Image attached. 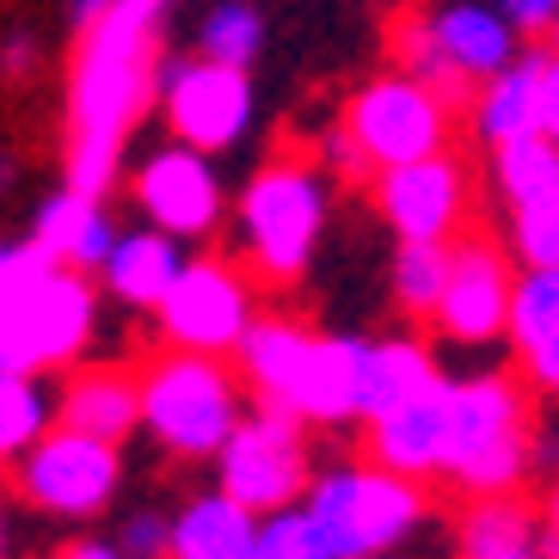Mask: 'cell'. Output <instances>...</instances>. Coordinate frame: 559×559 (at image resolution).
<instances>
[{
  "instance_id": "1",
  "label": "cell",
  "mask_w": 559,
  "mask_h": 559,
  "mask_svg": "<svg viewBox=\"0 0 559 559\" xmlns=\"http://www.w3.org/2000/svg\"><path fill=\"white\" fill-rule=\"evenodd\" d=\"M173 0H117L111 13L81 32L74 86H68V185L105 198L117 185L135 117L154 105L160 86V13Z\"/></svg>"
},
{
  "instance_id": "2",
  "label": "cell",
  "mask_w": 559,
  "mask_h": 559,
  "mask_svg": "<svg viewBox=\"0 0 559 559\" xmlns=\"http://www.w3.org/2000/svg\"><path fill=\"white\" fill-rule=\"evenodd\" d=\"M234 362H240L252 400L296 412L308 430L362 425L369 338H357V332H313L289 313H259V326L247 332Z\"/></svg>"
},
{
  "instance_id": "3",
  "label": "cell",
  "mask_w": 559,
  "mask_h": 559,
  "mask_svg": "<svg viewBox=\"0 0 559 559\" xmlns=\"http://www.w3.org/2000/svg\"><path fill=\"white\" fill-rule=\"evenodd\" d=\"M99 332V289L86 271L56 264L37 240H13L0 271V369L56 376L81 362Z\"/></svg>"
},
{
  "instance_id": "4",
  "label": "cell",
  "mask_w": 559,
  "mask_h": 559,
  "mask_svg": "<svg viewBox=\"0 0 559 559\" xmlns=\"http://www.w3.org/2000/svg\"><path fill=\"white\" fill-rule=\"evenodd\" d=\"M535 474V406L528 381L486 369V376L449 381V467L443 479L461 498L523 492Z\"/></svg>"
},
{
  "instance_id": "5",
  "label": "cell",
  "mask_w": 559,
  "mask_h": 559,
  "mask_svg": "<svg viewBox=\"0 0 559 559\" xmlns=\"http://www.w3.org/2000/svg\"><path fill=\"white\" fill-rule=\"evenodd\" d=\"M234 247L259 283H301L308 277L320 234L332 222V179L320 160H271L259 166L228 210Z\"/></svg>"
},
{
  "instance_id": "6",
  "label": "cell",
  "mask_w": 559,
  "mask_h": 559,
  "mask_svg": "<svg viewBox=\"0 0 559 559\" xmlns=\"http://www.w3.org/2000/svg\"><path fill=\"white\" fill-rule=\"evenodd\" d=\"M142 437L173 461H215L247 418V376L228 357L160 350L142 369Z\"/></svg>"
},
{
  "instance_id": "7",
  "label": "cell",
  "mask_w": 559,
  "mask_h": 559,
  "mask_svg": "<svg viewBox=\"0 0 559 559\" xmlns=\"http://www.w3.org/2000/svg\"><path fill=\"white\" fill-rule=\"evenodd\" d=\"M301 504L320 516L332 547L345 559H394L400 547L430 523V486L388 474L376 461H332L320 467Z\"/></svg>"
},
{
  "instance_id": "8",
  "label": "cell",
  "mask_w": 559,
  "mask_h": 559,
  "mask_svg": "<svg viewBox=\"0 0 559 559\" xmlns=\"http://www.w3.org/2000/svg\"><path fill=\"white\" fill-rule=\"evenodd\" d=\"M7 486L25 510L50 523H99L123 492V449L86 430L50 425L25 455L7 467Z\"/></svg>"
},
{
  "instance_id": "9",
  "label": "cell",
  "mask_w": 559,
  "mask_h": 559,
  "mask_svg": "<svg viewBox=\"0 0 559 559\" xmlns=\"http://www.w3.org/2000/svg\"><path fill=\"white\" fill-rule=\"evenodd\" d=\"M160 332V350H198V357H240L247 332L259 326V277L240 259L191 252L185 277L166 289L148 313Z\"/></svg>"
},
{
  "instance_id": "10",
  "label": "cell",
  "mask_w": 559,
  "mask_h": 559,
  "mask_svg": "<svg viewBox=\"0 0 559 559\" xmlns=\"http://www.w3.org/2000/svg\"><path fill=\"white\" fill-rule=\"evenodd\" d=\"M215 486L228 498H240L247 510L271 516V510H289L308 498L313 486V449H308V425L283 406H247V418L234 425V437L222 443V455L210 461Z\"/></svg>"
},
{
  "instance_id": "11",
  "label": "cell",
  "mask_w": 559,
  "mask_h": 559,
  "mask_svg": "<svg viewBox=\"0 0 559 559\" xmlns=\"http://www.w3.org/2000/svg\"><path fill=\"white\" fill-rule=\"evenodd\" d=\"M338 123L357 135V148L369 154L376 173L430 160V154H443L449 142H455V105H449L437 86L400 74V68L362 81L345 99V117H338Z\"/></svg>"
},
{
  "instance_id": "12",
  "label": "cell",
  "mask_w": 559,
  "mask_h": 559,
  "mask_svg": "<svg viewBox=\"0 0 559 559\" xmlns=\"http://www.w3.org/2000/svg\"><path fill=\"white\" fill-rule=\"evenodd\" d=\"M173 142H191L203 154H234L259 123V93H252V68H228L210 56H173L160 62V86H154Z\"/></svg>"
},
{
  "instance_id": "13",
  "label": "cell",
  "mask_w": 559,
  "mask_h": 559,
  "mask_svg": "<svg viewBox=\"0 0 559 559\" xmlns=\"http://www.w3.org/2000/svg\"><path fill=\"white\" fill-rule=\"evenodd\" d=\"M130 203L148 228L173 234L185 247L210 240L234 210L215 154L191 148V142H160L154 154H142L135 173H130Z\"/></svg>"
},
{
  "instance_id": "14",
  "label": "cell",
  "mask_w": 559,
  "mask_h": 559,
  "mask_svg": "<svg viewBox=\"0 0 559 559\" xmlns=\"http://www.w3.org/2000/svg\"><path fill=\"white\" fill-rule=\"evenodd\" d=\"M510 296H516V259L492 234H461L449 247V289L437 301L430 326L443 332L455 350L504 345L510 332Z\"/></svg>"
},
{
  "instance_id": "15",
  "label": "cell",
  "mask_w": 559,
  "mask_h": 559,
  "mask_svg": "<svg viewBox=\"0 0 559 559\" xmlns=\"http://www.w3.org/2000/svg\"><path fill=\"white\" fill-rule=\"evenodd\" d=\"M376 215L394 228V240H461L467 234V210H474V179L455 154H430L412 166H388L369 185Z\"/></svg>"
},
{
  "instance_id": "16",
  "label": "cell",
  "mask_w": 559,
  "mask_h": 559,
  "mask_svg": "<svg viewBox=\"0 0 559 559\" xmlns=\"http://www.w3.org/2000/svg\"><path fill=\"white\" fill-rule=\"evenodd\" d=\"M362 455L406 479H443L449 467V381L437 394L412 400V406L388 412L376 425H362Z\"/></svg>"
},
{
  "instance_id": "17",
  "label": "cell",
  "mask_w": 559,
  "mask_h": 559,
  "mask_svg": "<svg viewBox=\"0 0 559 559\" xmlns=\"http://www.w3.org/2000/svg\"><path fill=\"white\" fill-rule=\"evenodd\" d=\"M504 345L528 394L559 400V271H516Z\"/></svg>"
},
{
  "instance_id": "18",
  "label": "cell",
  "mask_w": 559,
  "mask_h": 559,
  "mask_svg": "<svg viewBox=\"0 0 559 559\" xmlns=\"http://www.w3.org/2000/svg\"><path fill=\"white\" fill-rule=\"evenodd\" d=\"M56 425L86 430L99 443H130L142 430V381L130 369H111V362H93V369H74L56 394Z\"/></svg>"
},
{
  "instance_id": "19",
  "label": "cell",
  "mask_w": 559,
  "mask_h": 559,
  "mask_svg": "<svg viewBox=\"0 0 559 559\" xmlns=\"http://www.w3.org/2000/svg\"><path fill=\"white\" fill-rule=\"evenodd\" d=\"M117 234H123V228H117V215L105 210V198H86V191H74V185L50 191V198L37 203V222H32L37 247L50 252L56 264L86 271V277H99V271H105Z\"/></svg>"
},
{
  "instance_id": "20",
  "label": "cell",
  "mask_w": 559,
  "mask_h": 559,
  "mask_svg": "<svg viewBox=\"0 0 559 559\" xmlns=\"http://www.w3.org/2000/svg\"><path fill=\"white\" fill-rule=\"evenodd\" d=\"M185 264H191L185 240H173V234H160V228H148V222H142V228L117 234L111 259H105V271H99V289L111 301H123V308L154 313L166 301V289L185 277Z\"/></svg>"
},
{
  "instance_id": "21",
  "label": "cell",
  "mask_w": 559,
  "mask_h": 559,
  "mask_svg": "<svg viewBox=\"0 0 559 559\" xmlns=\"http://www.w3.org/2000/svg\"><path fill=\"white\" fill-rule=\"evenodd\" d=\"M430 25H437V44L455 62V74H467L474 86L504 74L523 56V32L498 13L492 0H449V7L430 13Z\"/></svg>"
},
{
  "instance_id": "22",
  "label": "cell",
  "mask_w": 559,
  "mask_h": 559,
  "mask_svg": "<svg viewBox=\"0 0 559 559\" xmlns=\"http://www.w3.org/2000/svg\"><path fill=\"white\" fill-rule=\"evenodd\" d=\"M443 369H437V350L418 332H388V338H369V362H362V425H376L388 412L412 406L443 388Z\"/></svg>"
},
{
  "instance_id": "23",
  "label": "cell",
  "mask_w": 559,
  "mask_h": 559,
  "mask_svg": "<svg viewBox=\"0 0 559 559\" xmlns=\"http://www.w3.org/2000/svg\"><path fill=\"white\" fill-rule=\"evenodd\" d=\"M166 559H259V510H247L222 486L185 498L173 510V554Z\"/></svg>"
},
{
  "instance_id": "24",
  "label": "cell",
  "mask_w": 559,
  "mask_h": 559,
  "mask_svg": "<svg viewBox=\"0 0 559 559\" xmlns=\"http://www.w3.org/2000/svg\"><path fill=\"white\" fill-rule=\"evenodd\" d=\"M542 68L547 50H523L504 74L474 86V105H467V123L486 148H504L516 135H535L542 130Z\"/></svg>"
},
{
  "instance_id": "25",
  "label": "cell",
  "mask_w": 559,
  "mask_h": 559,
  "mask_svg": "<svg viewBox=\"0 0 559 559\" xmlns=\"http://www.w3.org/2000/svg\"><path fill=\"white\" fill-rule=\"evenodd\" d=\"M542 535V504H528L523 492H498V498H467L461 510L455 542L467 559H492V554H516V547H535Z\"/></svg>"
},
{
  "instance_id": "26",
  "label": "cell",
  "mask_w": 559,
  "mask_h": 559,
  "mask_svg": "<svg viewBox=\"0 0 559 559\" xmlns=\"http://www.w3.org/2000/svg\"><path fill=\"white\" fill-rule=\"evenodd\" d=\"M492 191L504 210H528L559 191V142L554 135H516L504 148H492Z\"/></svg>"
},
{
  "instance_id": "27",
  "label": "cell",
  "mask_w": 559,
  "mask_h": 559,
  "mask_svg": "<svg viewBox=\"0 0 559 559\" xmlns=\"http://www.w3.org/2000/svg\"><path fill=\"white\" fill-rule=\"evenodd\" d=\"M455 247V240H449ZM449 247L443 240H394L388 264V296L406 320H437V301L449 289Z\"/></svg>"
},
{
  "instance_id": "28",
  "label": "cell",
  "mask_w": 559,
  "mask_h": 559,
  "mask_svg": "<svg viewBox=\"0 0 559 559\" xmlns=\"http://www.w3.org/2000/svg\"><path fill=\"white\" fill-rule=\"evenodd\" d=\"M50 425H56L50 381L25 376V369H0V467H13Z\"/></svg>"
},
{
  "instance_id": "29",
  "label": "cell",
  "mask_w": 559,
  "mask_h": 559,
  "mask_svg": "<svg viewBox=\"0 0 559 559\" xmlns=\"http://www.w3.org/2000/svg\"><path fill=\"white\" fill-rule=\"evenodd\" d=\"M394 68L400 74H412V81L437 86L449 105H474V81L467 74H455V62L443 56V44H437V25L430 19H400L394 25Z\"/></svg>"
},
{
  "instance_id": "30",
  "label": "cell",
  "mask_w": 559,
  "mask_h": 559,
  "mask_svg": "<svg viewBox=\"0 0 559 559\" xmlns=\"http://www.w3.org/2000/svg\"><path fill=\"white\" fill-rule=\"evenodd\" d=\"M198 56L228 68H252L264 56V13L252 0H215L198 25Z\"/></svg>"
},
{
  "instance_id": "31",
  "label": "cell",
  "mask_w": 559,
  "mask_h": 559,
  "mask_svg": "<svg viewBox=\"0 0 559 559\" xmlns=\"http://www.w3.org/2000/svg\"><path fill=\"white\" fill-rule=\"evenodd\" d=\"M259 559H345V554L332 547V535L320 528V516L308 504H289L259 516Z\"/></svg>"
},
{
  "instance_id": "32",
  "label": "cell",
  "mask_w": 559,
  "mask_h": 559,
  "mask_svg": "<svg viewBox=\"0 0 559 559\" xmlns=\"http://www.w3.org/2000/svg\"><path fill=\"white\" fill-rule=\"evenodd\" d=\"M504 247L523 271H559V191L528 210H510Z\"/></svg>"
},
{
  "instance_id": "33",
  "label": "cell",
  "mask_w": 559,
  "mask_h": 559,
  "mask_svg": "<svg viewBox=\"0 0 559 559\" xmlns=\"http://www.w3.org/2000/svg\"><path fill=\"white\" fill-rule=\"evenodd\" d=\"M111 542L123 547V559H166L173 554V510H154V504L123 510Z\"/></svg>"
},
{
  "instance_id": "34",
  "label": "cell",
  "mask_w": 559,
  "mask_h": 559,
  "mask_svg": "<svg viewBox=\"0 0 559 559\" xmlns=\"http://www.w3.org/2000/svg\"><path fill=\"white\" fill-rule=\"evenodd\" d=\"M313 160L326 166L332 185H376V166H369V154L357 148V135L345 130V123H332L326 135H320V154Z\"/></svg>"
},
{
  "instance_id": "35",
  "label": "cell",
  "mask_w": 559,
  "mask_h": 559,
  "mask_svg": "<svg viewBox=\"0 0 559 559\" xmlns=\"http://www.w3.org/2000/svg\"><path fill=\"white\" fill-rule=\"evenodd\" d=\"M498 13L516 25L523 37H547L559 25V0H492Z\"/></svg>"
},
{
  "instance_id": "36",
  "label": "cell",
  "mask_w": 559,
  "mask_h": 559,
  "mask_svg": "<svg viewBox=\"0 0 559 559\" xmlns=\"http://www.w3.org/2000/svg\"><path fill=\"white\" fill-rule=\"evenodd\" d=\"M542 135L559 142V56L547 50V68H542Z\"/></svg>"
},
{
  "instance_id": "37",
  "label": "cell",
  "mask_w": 559,
  "mask_h": 559,
  "mask_svg": "<svg viewBox=\"0 0 559 559\" xmlns=\"http://www.w3.org/2000/svg\"><path fill=\"white\" fill-rule=\"evenodd\" d=\"M56 559H123V547L105 542V535H81V542L56 547Z\"/></svg>"
},
{
  "instance_id": "38",
  "label": "cell",
  "mask_w": 559,
  "mask_h": 559,
  "mask_svg": "<svg viewBox=\"0 0 559 559\" xmlns=\"http://www.w3.org/2000/svg\"><path fill=\"white\" fill-rule=\"evenodd\" d=\"M32 56H37L32 37H7V44H0V74H25V68H32Z\"/></svg>"
},
{
  "instance_id": "39",
  "label": "cell",
  "mask_w": 559,
  "mask_h": 559,
  "mask_svg": "<svg viewBox=\"0 0 559 559\" xmlns=\"http://www.w3.org/2000/svg\"><path fill=\"white\" fill-rule=\"evenodd\" d=\"M111 7H117V0H68V25H74V32H93Z\"/></svg>"
},
{
  "instance_id": "40",
  "label": "cell",
  "mask_w": 559,
  "mask_h": 559,
  "mask_svg": "<svg viewBox=\"0 0 559 559\" xmlns=\"http://www.w3.org/2000/svg\"><path fill=\"white\" fill-rule=\"evenodd\" d=\"M542 535H559V474L547 479V492H542Z\"/></svg>"
},
{
  "instance_id": "41",
  "label": "cell",
  "mask_w": 559,
  "mask_h": 559,
  "mask_svg": "<svg viewBox=\"0 0 559 559\" xmlns=\"http://www.w3.org/2000/svg\"><path fill=\"white\" fill-rule=\"evenodd\" d=\"M7 191H13V160L0 154V198H7Z\"/></svg>"
},
{
  "instance_id": "42",
  "label": "cell",
  "mask_w": 559,
  "mask_h": 559,
  "mask_svg": "<svg viewBox=\"0 0 559 559\" xmlns=\"http://www.w3.org/2000/svg\"><path fill=\"white\" fill-rule=\"evenodd\" d=\"M7 542H13V535H7V504H0V559H7Z\"/></svg>"
},
{
  "instance_id": "43",
  "label": "cell",
  "mask_w": 559,
  "mask_h": 559,
  "mask_svg": "<svg viewBox=\"0 0 559 559\" xmlns=\"http://www.w3.org/2000/svg\"><path fill=\"white\" fill-rule=\"evenodd\" d=\"M492 559H542L535 547H516V554H492Z\"/></svg>"
},
{
  "instance_id": "44",
  "label": "cell",
  "mask_w": 559,
  "mask_h": 559,
  "mask_svg": "<svg viewBox=\"0 0 559 559\" xmlns=\"http://www.w3.org/2000/svg\"><path fill=\"white\" fill-rule=\"evenodd\" d=\"M7 259H13V240H0V271H7Z\"/></svg>"
},
{
  "instance_id": "45",
  "label": "cell",
  "mask_w": 559,
  "mask_h": 559,
  "mask_svg": "<svg viewBox=\"0 0 559 559\" xmlns=\"http://www.w3.org/2000/svg\"><path fill=\"white\" fill-rule=\"evenodd\" d=\"M547 50H554V56H559V25H554V32H547Z\"/></svg>"
}]
</instances>
